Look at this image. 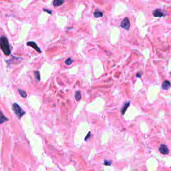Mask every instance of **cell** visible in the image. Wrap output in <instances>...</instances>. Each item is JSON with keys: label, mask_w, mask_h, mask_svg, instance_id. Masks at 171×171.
Wrapping results in <instances>:
<instances>
[{"label": "cell", "mask_w": 171, "mask_h": 171, "mask_svg": "<svg viewBox=\"0 0 171 171\" xmlns=\"http://www.w3.org/2000/svg\"><path fill=\"white\" fill-rule=\"evenodd\" d=\"M0 44H1V48L4 53V54L6 56H9L11 54V47L9 44L8 40L6 37L1 36V40H0Z\"/></svg>", "instance_id": "cell-1"}, {"label": "cell", "mask_w": 171, "mask_h": 171, "mask_svg": "<svg viewBox=\"0 0 171 171\" xmlns=\"http://www.w3.org/2000/svg\"><path fill=\"white\" fill-rule=\"evenodd\" d=\"M13 110L15 114L18 116L19 118H21L25 114V112L20 108V106L18 105L17 104H16V103L13 104Z\"/></svg>", "instance_id": "cell-2"}, {"label": "cell", "mask_w": 171, "mask_h": 171, "mask_svg": "<svg viewBox=\"0 0 171 171\" xmlns=\"http://www.w3.org/2000/svg\"><path fill=\"white\" fill-rule=\"evenodd\" d=\"M121 27L122 28H124L126 30H128L130 29V20L128 18L126 17L124 20L122 21L121 22Z\"/></svg>", "instance_id": "cell-3"}, {"label": "cell", "mask_w": 171, "mask_h": 171, "mask_svg": "<svg viewBox=\"0 0 171 171\" xmlns=\"http://www.w3.org/2000/svg\"><path fill=\"white\" fill-rule=\"evenodd\" d=\"M159 150L160 152V153L162 154H168V152H169V150H168V148H167V146L164 144H162L160 145V146L159 148Z\"/></svg>", "instance_id": "cell-4"}, {"label": "cell", "mask_w": 171, "mask_h": 171, "mask_svg": "<svg viewBox=\"0 0 171 171\" xmlns=\"http://www.w3.org/2000/svg\"><path fill=\"white\" fill-rule=\"evenodd\" d=\"M27 46H31L32 48L35 49V50H36V51H38V53H41V52H42V51L40 50V48L38 46V45H37L34 42H28L27 43Z\"/></svg>", "instance_id": "cell-5"}, {"label": "cell", "mask_w": 171, "mask_h": 171, "mask_svg": "<svg viewBox=\"0 0 171 171\" xmlns=\"http://www.w3.org/2000/svg\"><path fill=\"white\" fill-rule=\"evenodd\" d=\"M153 15L154 17H163L165 16V14L163 12H162L160 9H156L155 11L153 12Z\"/></svg>", "instance_id": "cell-6"}, {"label": "cell", "mask_w": 171, "mask_h": 171, "mask_svg": "<svg viewBox=\"0 0 171 171\" xmlns=\"http://www.w3.org/2000/svg\"><path fill=\"white\" fill-rule=\"evenodd\" d=\"M170 88H171V82L168 81V80H165L162 85V88L167 90L169 89Z\"/></svg>", "instance_id": "cell-7"}, {"label": "cell", "mask_w": 171, "mask_h": 171, "mask_svg": "<svg viewBox=\"0 0 171 171\" xmlns=\"http://www.w3.org/2000/svg\"><path fill=\"white\" fill-rule=\"evenodd\" d=\"M64 2V0H54L53 4L55 7H59L60 5H62Z\"/></svg>", "instance_id": "cell-8"}, {"label": "cell", "mask_w": 171, "mask_h": 171, "mask_svg": "<svg viewBox=\"0 0 171 171\" xmlns=\"http://www.w3.org/2000/svg\"><path fill=\"white\" fill-rule=\"evenodd\" d=\"M130 106V102H126V104H125L124 106L122 107V110H121V112L122 114H124L125 112H126V109L128 108V107Z\"/></svg>", "instance_id": "cell-9"}, {"label": "cell", "mask_w": 171, "mask_h": 171, "mask_svg": "<svg viewBox=\"0 0 171 171\" xmlns=\"http://www.w3.org/2000/svg\"><path fill=\"white\" fill-rule=\"evenodd\" d=\"M94 16L96 18H98V17H101L103 16V13L101 12H99V11H96L94 12Z\"/></svg>", "instance_id": "cell-10"}, {"label": "cell", "mask_w": 171, "mask_h": 171, "mask_svg": "<svg viewBox=\"0 0 171 171\" xmlns=\"http://www.w3.org/2000/svg\"><path fill=\"white\" fill-rule=\"evenodd\" d=\"M75 98H76V100H77V101H79V100H80V99H81V92H80V91H77L76 94H75Z\"/></svg>", "instance_id": "cell-11"}, {"label": "cell", "mask_w": 171, "mask_h": 171, "mask_svg": "<svg viewBox=\"0 0 171 171\" xmlns=\"http://www.w3.org/2000/svg\"><path fill=\"white\" fill-rule=\"evenodd\" d=\"M34 74H35V77L36 80L39 81V80H40V74H39V72H38V71H35V72H34Z\"/></svg>", "instance_id": "cell-12"}, {"label": "cell", "mask_w": 171, "mask_h": 171, "mask_svg": "<svg viewBox=\"0 0 171 171\" xmlns=\"http://www.w3.org/2000/svg\"><path fill=\"white\" fill-rule=\"evenodd\" d=\"M19 93L22 96L23 98H26L27 97V93L23 91V90H19Z\"/></svg>", "instance_id": "cell-13"}, {"label": "cell", "mask_w": 171, "mask_h": 171, "mask_svg": "<svg viewBox=\"0 0 171 171\" xmlns=\"http://www.w3.org/2000/svg\"><path fill=\"white\" fill-rule=\"evenodd\" d=\"M1 124H3L5 121H8V119L6 118V117H5L4 116V114H1Z\"/></svg>", "instance_id": "cell-14"}, {"label": "cell", "mask_w": 171, "mask_h": 171, "mask_svg": "<svg viewBox=\"0 0 171 171\" xmlns=\"http://www.w3.org/2000/svg\"><path fill=\"white\" fill-rule=\"evenodd\" d=\"M72 62H73V60L70 58H68L66 60V64H67V65H68V66H70V65H71V64H72Z\"/></svg>", "instance_id": "cell-15"}, {"label": "cell", "mask_w": 171, "mask_h": 171, "mask_svg": "<svg viewBox=\"0 0 171 171\" xmlns=\"http://www.w3.org/2000/svg\"><path fill=\"white\" fill-rule=\"evenodd\" d=\"M111 164H112V162H111L110 161L109 162L108 160H106L105 161H104V164H105V165H108V166H110Z\"/></svg>", "instance_id": "cell-16"}, {"label": "cell", "mask_w": 171, "mask_h": 171, "mask_svg": "<svg viewBox=\"0 0 171 171\" xmlns=\"http://www.w3.org/2000/svg\"><path fill=\"white\" fill-rule=\"evenodd\" d=\"M44 11H46V12H49V13H50V14H51V11H49V10H46V9H44Z\"/></svg>", "instance_id": "cell-17"}]
</instances>
